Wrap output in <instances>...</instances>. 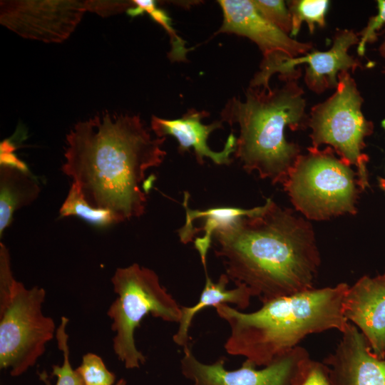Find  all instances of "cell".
<instances>
[{"instance_id": "1", "label": "cell", "mask_w": 385, "mask_h": 385, "mask_svg": "<svg viewBox=\"0 0 385 385\" xmlns=\"http://www.w3.org/2000/svg\"><path fill=\"white\" fill-rule=\"evenodd\" d=\"M166 137H153L139 115L103 112L76 123L66 135L61 171L94 207L119 222L145 213V173L162 164Z\"/></svg>"}, {"instance_id": "2", "label": "cell", "mask_w": 385, "mask_h": 385, "mask_svg": "<svg viewBox=\"0 0 385 385\" xmlns=\"http://www.w3.org/2000/svg\"><path fill=\"white\" fill-rule=\"evenodd\" d=\"M212 244L230 280L262 303L314 288L321 259L312 226L271 198L217 229Z\"/></svg>"}, {"instance_id": "3", "label": "cell", "mask_w": 385, "mask_h": 385, "mask_svg": "<svg viewBox=\"0 0 385 385\" xmlns=\"http://www.w3.org/2000/svg\"><path fill=\"white\" fill-rule=\"evenodd\" d=\"M349 285L313 288L262 303L258 310L245 313L227 304H217L218 316L229 325L224 348L256 366H268L287 354L307 335L330 329L341 333L349 321L343 299Z\"/></svg>"}, {"instance_id": "4", "label": "cell", "mask_w": 385, "mask_h": 385, "mask_svg": "<svg viewBox=\"0 0 385 385\" xmlns=\"http://www.w3.org/2000/svg\"><path fill=\"white\" fill-rule=\"evenodd\" d=\"M304 91L297 81L274 88L248 87L245 100L233 97L220 112L221 122L237 124L235 157L247 173L282 183L299 156L298 145L285 138V129L307 126ZM308 127V126H307Z\"/></svg>"}, {"instance_id": "5", "label": "cell", "mask_w": 385, "mask_h": 385, "mask_svg": "<svg viewBox=\"0 0 385 385\" xmlns=\"http://www.w3.org/2000/svg\"><path fill=\"white\" fill-rule=\"evenodd\" d=\"M43 288H27L11 270L7 247L0 243V368L13 376L24 373L44 354L56 336L51 317L42 312Z\"/></svg>"}, {"instance_id": "6", "label": "cell", "mask_w": 385, "mask_h": 385, "mask_svg": "<svg viewBox=\"0 0 385 385\" xmlns=\"http://www.w3.org/2000/svg\"><path fill=\"white\" fill-rule=\"evenodd\" d=\"M111 281L117 295L107 311L115 333L113 349L126 369L139 368L146 356L135 345V332L143 319L150 314L178 323L181 306L161 284L155 271L137 263L117 268Z\"/></svg>"}, {"instance_id": "7", "label": "cell", "mask_w": 385, "mask_h": 385, "mask_svg": "<svg viewBox=\"0 0 385 385\" xmlns=\"http://www.w3.org/2000/svg\"><path fill=\"white\" fill-rule=\"evenodd\" d=\"M282 183L295 209L309 220H325L356 213L361 190L357 173L329 146L307 148ZM358 178V176H357Z\"/></svg>"}, {"instance_id": "8", "label": "cell", "mask_w": 385, "mask_h": 385, "mask_svg": "<svg viewBox=\"0 0 385 385\" xmlns=\"http://www.w3.org/2000/svg\"><path fill=\"white\" fill-rule=\"evenodd\" d=\"M338 81L334 93L311 108L307 126L312 130V146L328 145L342 160L354 165L359 186L364 190L369 187V156L362 150L374 125L361 111L364 99L349 71L340 73Z\"/></svg>"}, {"instance_id": "9", "label": "cell", "mask_w": 385, "mask_h": 385, "mask_svg": "<svg viewBox=\"0 0 385 385\" xmlns=\"http://www.w3.org/2000/svg\"><path fill=\"white\" fill-rule=\"evenodd\" d=\"M223 22L217 33H230L250 38L257 45L263 58L250 86L270 88L269 81L287 59L302 56L313 48L312 43L292 38L265 19L252 0H220Z\"/></svg>"}, {"instance_id": "10", "label": "cell", "mask_w": 385, "mask_h": 385, "mask_svg": "<svg viewBox=\"0 0 385 385\" xmlns=\"http://www.w3.org/2000/svg\"><path fill=\"white\" fill-rule=\"evenodd\" d=\"M86 11L85 1H1L0 22L23 38L61 43L73 33Z\"/></svg>"}, {"instance_id": "11", "label": "cell", "mask_w": 385, "mask_h": 385, "mask_svg": "<svg viewBox=\"0 0 385 385\" xmlns=\"http://www.w3.org/2000/svg\"><path fill=\"white\" fill-rule=\"evenodd\" d=\"M183 353L181 372L193 381L192 385H289L299 362L309 356L297 346L262 369L245 359L240 369L230 371L225 369L224 356L208 364L197 360L189 346L183 347Z\"/></svg>"}, {"instance_id": "12", "label": "cell", "mask_w": 385, "mask_h": 385, "mask_svg": "<svg viewBox=\"0 0 385 385\" xmlns=\"http://www.w3.org/2000/svg\"><path fill=\"white\" fill-rule=\"evenodd\" d=\"M359 41L357 33L353 30H338L331 48L327 51L313 49L309 53L285 61L277 69L282 81H297L301 76V69L295 66L307 63L304 82L309 90L320 94L327 89L337 88L338 75L349 70L354 71L361 66L359 61L349 55L348 51Z\"/></svg>"}, {"instance_id": "13", "label": "cell", "mask_w": 385, "mask_h": 385, "mask_svg": "<svg viewBox=\"0 0 385 385\" xmlns=\"http://www.w3.org/2000/svg\"><path fill=\"white\" fill-rule=\"evenodd\" d=\"M334 351L323 361L333 385H385V359L375 355L357 327L349 322Z\"/></svg>"}, {"instance_id": "14", "label": "cell", "mask_w": 385, "mask_h": 385, "mask_svg": "<svg viewBox=\"0 0 385 385\" xmlns=\"http://www.w3.org/2000/svg\"><path fill=\"white\" fill-rule=\"evenodd\" d=\"M343 312L359 328L373 353L385 359V274L363 276L349 286L343 299Z\"/></svg>"}, {"instance_id": "15", "label": "cell", "mask_w": 385, "mask_h": 385, "mask_svg": "<svg viewBox=\"0 0 385 385\" xmlns=\"http://www.w3.org/2000/svg\"><path fill=\"white\" fill-rule=\"evenodd\" d=\"M209 115L205 111L192 108L182 117L173 120L153 115L150 130L158 138L174 137L178 143L180 153L192 148L199 164H203L205 158H210L217 165H229L232 160L230 155L235 152L237 138L231 133L221 151L212 150L207 143V138L212 131L222 128V123L218 120L209 125L203 124L201 120Z\"/></svg>"}, {"instance_id": "16", "label": "cell", "mask_w": 385, "mask_h": 385, "mask_svg": "<svg viewBox=\"0 0 385 385\" xmlns=\"http://www.w3.org/2000/svg\"><path fill=\"white\" fill-rule=\"evenodd\" d=\"M205 283L197 302L190 307L181 306V316L178 328L173 337L174 342L183 348L188 346L189 330L195 316L207 307H215L217 304L230 303L238 309H245L249 307L252 294L244 286H236L227 289L230 279L225 273L220 275L218 281L214 282L205 271Z\"/></svg>"}, {"instance_id": "17", "label": "cell", "mask_w": 385, "mask_h": 385, "mask_svg": "<svg viewBox=\"0 0 385 385\" xmlns=\"http://www.w3.org/2000/svg\"><path fill=\"white\" fill-rule=\"evenodd\" d=\"M188 193L185 192L183 206L185 210V221L184 225L178 230L179 237L186 234L190 229L192 225L198 221L200 227L193 230V237L195 235L203 231L202 237H196L194 240L195 247L200 255V257L205 269H206V257L207 252L212 244V237L214 232L236 219L255 215L259 212L262 206L252 209H242L234 207H212L206 210H193L188 206Z\"/></svg>"}, {"instance_id": "18", "label": "cell", "mask_w": 385, "mask_h": 385, "mask_svg": "<svg viewBox=\"0 0 385 385\" xmlns=\"http://www.w3.org/2000/svg\"><path fill=\"white\" fill-rule=\"evenodd\" d=\"M40 192L38 182L26 168L1 165L0 236L13 220L14 212L34 201Z\"/></svg>"}, {"instance_id": "19", "label": "cell", "mask_w": 385, "mask_h": 385, "mask_svg": "<svg viewBox=\"0 0 385 385\" xmlns=\"http://www.w3.org/2000/svg\"><path fill=\"white\" fill-rule=\"evenodd\" d=\"M59 214L61 217H78L98 227H106L119 222L111 211L91 205L74 183H72L68 193L60 207Z\"/></svg>"}, {"instance_id": "20", "label": "cell", "mask_w": 385, "mask_h": 385, "mask_svg": "<svg viewBox=\"0 0 385 385\" xmlns=\"http://www.w3.org/2000/svg\"><path fill=\"white\" fill-rule=\"evenodd\" d=\"M329 5L327 0H294L288 1L291 15L292 30L289 36H296L303 22L308 25L309 31L314 33L316 25L325 26V16Z\"/></svg>"}, {"instance_id": "21", "label": "cell", "mask_w": 385, "mask_h": 385, "mask_svg": "<svg viewBox=\"0 0 385 385\" xmlns=\"http://www.w3.org/2000/svg\"><path fill=\"white\" fill-rule=\"evenodd\" d=\"M134 6L129 9L127 14L135 17L147 13L153 20L159 24L168 34L171 43V51L169 57L174 61H185L188 49L185 48V42L176 34L171 25V20L168 15L163 9L156 6L153 0H133Z\"/></svg>"}, {"instance_id": "22", "label": "cell", "mask_w": 385, "mask_h": 385, "mask_svg": "<svg viewBox=\"0 0 385 385\" xmlns=\"http://www.w3.org/2000/svg\"><path fill=\"white\" fill-rule=\"evenodd\" d=\"M68 323V319L62 317L61 323L56 329L55 337L58 346L63 352V361L61 366L53 365L52 366V374L58 378L56 385H85L77 369H73L69 361L68 335L66 332Z\"/></svg>"}, {"instance_id": "23", "label": "cell", "mask_w": 385, "mask_h": 385, "mask_svg": "<svg viewBox=\"0 0 385 385\" xmlns=\"http://www.w3.org/2000/svg\"><path fill=\"white\" fill-rule=\"evenodd\" d=\"M289 385H333L328 366L309 356L299 364Z\"/></svg>"}, {"instance_id": "24", "label": "cell", "mask_w": 385, "mask_h": 385, "mask_svg": "<svg viewBox=\"0 0 385 385\" xmlns=\"http://www.w3.org/2000/svg\"><path fill=\"white\" fill-rule=\"evenodd\" d=\"M77 371L85 385H113L115 376L106 366L101 357L93 353L83 355Z\"/></svg>"}, {"instance_id": "25", "label": "cell", "mask_w": 385, "mask_h": 385, "mask_svg": "<svg viewBox=\"0 0 385 385\" xmlns=\"http://www.w3.org/2000/svg\"><path fill=\"white\" fill-rule=\"evenodd\" d=\"M259 13L267 21L289 35L292 30L291 15L282 0H252Z\"/></svg>"}, {"instance_id": "26", "label": "cell", "mask_w": 385, "mask_h": 385, "mask_svg": "<svg viewBox=\"0 0 385 385\" xmlns=\"http://www.w3.org/2000/svg\"><path fill=\"white\" fill-rule=\"evenodd\" d=\"M377 9L378 13L369 19L366 26L361 32L357 33L360 36L357 53L361 56L365 53L366 44L376 41L378 32L385 26V0L377 1Z\"/></svg>"}, {"instance_id": "27", "label": "cell", "mask_w": 385, "mask_h": 385, "mask_svg": "<svg viewBox=\"0 0 385 385\" xmlns=\"http://www.w3.org/2000/svg\"><path fill=\"white\" fill-rule=\"evenodd\" d=\"M86 11L94 12L101 16L111 15L128 11L134 6L133 1H85Z\"/></svg>"}, {"instance_id": "28", "label": "cell", "mask_w": 385, "mask_h": 385, "mask_svg": "<svg viewBox=\"0 0 385 385\" xmlns=\"http://www.w3.org/2000/svg\"><path fill=\"white\" fill-rule=\"evenodd\" d=\"M379 53L381 56L385 58V39L383 41V43L381 44V46H379Z\"/></svg>"}, {"instance_id": "29", "label": "cell", "mask_w": 385, "mask_h": 385, "mask_svg": "<svg viewBox=\"0 0 385 385\" xmlns=\"http://www.w3.org/2000/svg\"><path fill=\"white\" fill-rule=\"evenodd\" d=\"M379 183L380 188L382 189L384 192H385V178H379Z\"/></svg>"}, {"instance_id": "30", "label": "cell", "mask_w": 385, "mask_h": 385, "mask_svg": "<svg viewBox=\"0 0 385 385\" xmlns=\"http://www.w3.org/2000/svg\"><path fill=\"white\" fill-rule=\"evenodd\" d=\"M115 385H126V381L125 379H120Z\"/></svg>"}, {"instance_id": "31", "label": "cell", "mask_w": 385, "mask_h": 385, "mask_svg": "<svg viewBox=\"0 0 385 385\" xmlns=\"http://www.w3.org/2000/svg\"><path fill=\"white\" fill-rule=\"evenodd\" d=\"M41 376H42V377L43 378V380H44V381L46 382V385H51V383H50L49 380H48V379H46V374H42L41 375Z\"/></svg>"}]
</instances>
